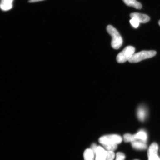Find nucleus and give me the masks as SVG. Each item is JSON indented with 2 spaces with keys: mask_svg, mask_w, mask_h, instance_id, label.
Masks as SVG:
<instances>
[{
  "mask_svg": "<svg viewBox=\"0 0 160 160\" xmlns=\"http://www.w3.org/2000/svg\"><path fill=\"white\" fill-rule=\"evenodd\" d=\"M122 139L118 135H109L102 136L99 139V143L107 151H114L117 149L118 145L121 143Z\"/></svg>",
  "mask_w": 160,
  "mask_h": 160,
  "instance_id": "obj_1",
  "label": "nucleus"
},
{
  "mask_svg": "<svg viewBox=\"0 0 160 160\" xmlns=\"http://www.w3.org/2000/svg\"><path fill=\"white\" fill-rule=\"evenodd\" d=\"M107 31L112 38L111 46L113 49H118L122 45L123 39L118 31L112 26L109 25L107 28Z\"/></svg>",
  "mask_w": 160,
  "mask_h": 160,
  "instance_id": "obj_2",
  "label": "nucleus"
},
{
  "mask_svg": "<svg viewBox=\"0 0 160 160\" xmlns=\"http://www.w3.org/2000/svg\"><path fill=\"white\" fill-rule=\"evenodd\" d=\"M135 48L132 46H129L126 47L123 51L118 55L116 58L118 63H122L128 61L135 53Z\"/></svg>",
  "mask_w": 160,
  "mask_h": 160,
  "instance_id": "obj_3",
  "label": "nucleus"
},
{
  "mask_svg": "<svg viewBox=\"0 0 160 160\" xmlns=\"http://www.w3.org/2000/svg\"><path fill=\"white\" fill-rule=\"evenodd\" d=\"M157 54L155 51H143L134 54L132 57L129 60L131 63H136L146 59L154 57Z\"/></svg>",
  "mask_w": 160,
  "mask_h": 160,
  "instance_id": "obj_4",
  "label": "nucleus"
},
{
  "mask_svg": "<svg viewBox=\"0 0 160 160\" xmlns=\"http://www.w3.org/2000/svg\"><path fill=\"white\" fill-rule=\"evenodd\" d=\"M130 16L131 18H135L137 19L140 23H147L150 20V18L148 16L143 14L133 13H131Z\"/></svg>",
  "mask_w": 160,
  "mask_h": 160,
  "instance_id": "obj_5",
  "label": "nucleus"
},
{
  "mask_svg": "<svg viewBox=\"0 0 160 160\" xmlns=\"http://www.w3.org/2000/svg\"><path fill=\"white\" fill-rule=\"evenodd\" d=\"M107 151L101 146H98L95 153V160H105Z\"/></svg>",
  "mask_w": 160,
  "mask_h": 160,
  "instance_id": "obj_6",
  "label": "nucleus"
},
{
  "mask_svg": "<svg viewBox=\"0 0 160 160\" xmlns=\"http://www.w3.org/2000/svg\"><path fill=\"white\" fill-rule=\"evenodd\" d=\"M147 114V110L145 107L140 106L138 108L137 111V115L138 118L140 121H145Z\"/></svg>",
  "mask_w": 160,
  "mask_h": 160,
  "instance_id": "obj_7",
  "label": "nucleus"
},
{
  "mask_svg": "<svg viewBox=\"0 0 160 160\" xmlns=\"http://www.w3.org/2000/svg\"><path fill=\"white\" fill-rule=\"evenodd\" d=\"M132 147L136 150H142L147 149V145L144 142L136 140L131 142Z\"/></svg>",
  "mask_w": 160,
  "mask_h": 160,
  "instance_id": "obj_8",
  "label": "nucleus"
},
{
  "mask_svg": "<svg viewBox=\"0 0 160 160\" xmlns=\"http://www.w3.org/2000/svg\"><path fill=\"white\" fill-rule=\"evenodd\" d=\"M13 0H1V9L3 11H8L12 8Z\"/></svg>",
  "mask_w": 160,
  "mask_h": 160,
  "instance_id": "obj_9",
  "label": "nucleus"
},
{
  "mask_svg": "<svg viewBox=\"0 0 160 160\" xmlns=\"http://www.w3.org/2000/svg\"><path fill=\"white\" fill-rule=\"evenodd\" d=\"M122 1L126 5L129 7H132L138 9L142 8V5L141 3L138 2L137 0H122Z\"/></svg>",
  "mask_w": 160,
  "mask_h": 160,
  "instance_id": "obj_10",
  "label": "nucleus"
},
{
  "mask_svg": "<svg viewBox=\"0 0 160 160\" xmlns=\"http://www.w3.org/2000/svg\"><path fill=\"white\" fill-rule=\"evenodd\" d=\"M158 145L157 143L154 142L150 145L148 151V157L153 154H158Z\"/></svg>",
  "mask_w": 160,
  "mask_h": 160,
  "instance_id": "obj_11",
  "label": "nucleus"
},
{
  "mask_svg": "<svg viewBox=\"0 0 160 160\" xmlns=\"http://www.w3.org/2000/svg\"><path fill=\"white\" fill-rule=\"evenodd\" d=\"M95 153L90 149H87L84 152L83 157L84 160H95Z\"/></svg>",
  "mask_w": 160,
  "mask_h": 160,
  "instance_id": "obj_12",
  "label": "nucleus"
},
{
  "mask_svg": "<svg viewBox=\"0 0 160 160\" xmlns=\"http://www.w3.org/2000/svg\"><path fill=\"white\" fill-rule=\"evenodd\" d=\"M135 136L137 140H140V141L144 142H145L147 141V134L145 131H143V130H141L138 132L136 134Z\"/></svg>",
  "mask_w": 160,
  "mask_h": 160,
  "instance_id": "obj_13",
  "label": "nucleus"
},
{
  "mask_svg": "<svg viewBox=\"0 0 160 160\" xmlns=\"http://www.w3.org/2000/svg\"><path fill=\"white\" fill-rule=\"evenodd\" d=\"M124 141L126 142H132L137 140L135 135H131L129 133L125 134L123 136Z\"/></svg>",
  "mask_w": 160,
  "mask_h": 160,
  "instance_id": "obj_14",
  "label": "nucleus"
},
{
  "mask_svg": "<svg viewBox=\"0 0 160 160\" xmlns=\"http://www.w3.org/2000/svg\"><path fill=\"white\" fill-rule=\"evenodd\" d=\"M130 23L135 28H137L138 27L140 23L139 21L135 18H132L130 20Z\"/></svg>",
  "mask_w": 160,
  "mask_h": 160,
  "instance_id": "obj_15",
  "label": "nucleus"
},
{
  "mask_svg": "<svg viewBox=\"0 0 160 160\" xmlns=\"http://www.w3.org/2000/svg\"><path fill=\"white\" fill-rule=\"evenodd\" d=\"M115 153L113 151H107V156L105 160H113Z\"/></svg>",
  "mask_w": 160,
  "mask_h": 160,
  "instance_id": "obj_16",
  "label": "nucleus"
},
{
  "mask_svg": "<svg viewBox=\"0 0 160 160\" xmlns=\"http://www.w3.org/2000/svg\"><path fill=\"white\" fill-rule=\"evenodd\" d=\"M125 156L123 153L118 152L116 154V158L115 160H125Z\"/></svg>",
  "mask_w": 160,
  "mask_h": 160,
  "instance_id": "obj_17",
  "label": "nucleus"
},
{
  "mask_svg": "<svg viewBox=\"0 0 160 160\" xmlns=\"http://www.w3.org/2000/svg\"><path fill=\"white\" fill-rule=\"evenodd\" d=\"M148 158V160H160V158L158 154L151 155Z\"/></svg>",
  "mask_w": 160,
  "mask_h": 160,
  "instance_id": "obj_18",
  "label": "nucleus"
},
{
  "mask_svg": "<svg viewBox=\"0 0 160 160\" xmlns=\"http://www.w3.org/2000/svg\"><path fill=\"white\" fill-rule=\"evenodd\" d=\"M98 147V146H97L95 143H93L91 145V147H90V149L94 153H95V155Z\"/></svg>",
  "mask_w": 160,
  "mask_h": 160,
  "instance_id": "obj_19",
  "label": "nucleus"
},
{
  "mask_svg": "<svg viewBox=\"0 0 160 160\" xmlns=\"http://www.w3.org/2000/svg\"><path fill=\"white\" fill-rule=\"evenodd\" d=\"M43 1V0H29V2L30 3H34L36 2H38L41 1Z\"/></svg>",
  "mask_w": 160,
  "mask_h": 160,
  "instance_id": "obj_20",
  "label": "nucleus"
},
{
  "mask_svg": "<svg viewBox=\"0 0 160 160\" xmlns=\"http://www.w3.org/2000/svg\"><path fill=\"white\" fill-rule=\"evenodd\" d=\"M158 23H159V25L160 26V20H159V21L158 22Z\"/></svg>",
  "mask_w": 160,
  "mask_h": 160,
  "instance_id": "obj_21",
  "label": "nucleus"
},
{
  "mask_svg": "<svg viewBox=\"0 0 160 160\" xmlns=\"http://www.w3.org/2000/svg\"></svg>",
  "mask_w": 160,
  "mask_h": 160,
  "instance_id": "obj_22",
  "label": "nucleus"
}]
</instances>
